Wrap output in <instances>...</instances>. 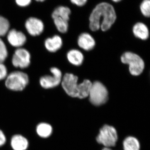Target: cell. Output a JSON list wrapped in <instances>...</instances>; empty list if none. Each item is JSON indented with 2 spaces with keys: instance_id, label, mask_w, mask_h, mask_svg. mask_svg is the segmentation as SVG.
Here are the masks:
<instances>
[{
  "instance_id": "4",
  "label": "cell",
  "mask_w": 150,
  "mask_h": 150,
  "mask_svg": "<svg viewBox=\"0 0 150 150\" xmlns=\"http://www.w3.org/2000/svg\"><path fill=\"white\" fill-rule=\"evenodd\" d=\"M88 96L92 104L96 106H100L107 102L108 98V91L101 83L95 81L92 83Z\"/></svg>"
},
{
  "instance_id": "6",
  "label": "cell",
  "mask_w": 150,
  "mask_h": 150,
  "mask_svg": "<svg viewBox=\"0 0 150 150\" xmlns=\"http://www.w3.org/2000/svg\"><path fill=\"white\" fill-rule=\"evenodd\" d=\"M121 61L123 64L129 65V71L133 76L141 74L144 69V63L143 59L134 53L126 52L121 56Z\"/></svg>"
},
{
  "instance_id": "7",
  "label": "cell",
  "mask_w": 150,
  "mask_h": 150,
  "mask_svg": "<svg viewBox=\"0 0 150 150\" xmlns=\"http://www.w3.org/2000/svg\"><path fill=\"white\" fill-rule=\"evenodd\" d=\"M52 76L46 75L40 79V84L45 89L53 88L59 86L62 81V73L61 70L56 67H53L50 70Z\"/></svg>"
},
{
  "instance_id": "12",
  "label": "cell",
  "mask_w": 150,
  "mask_h": 150,
  "mask_svg": "<svg viewBox=\"0 0 150 150\" xmlns=\"http://www.w3.org/2000/svg\"><path fill=\"white\" fill-rule=\"evenodd\" d=\"M44 44L45 48L48 51L54 53L61 48L63 41L60 36L56 35L52 38H49L46 39Z\"/></svg>"
},
{
  "instance_id": "3",
  "label": "cell",
  "mask_w": 150,
  "mask_h": 150,
  "mask_svg": "<svg viewBox=\"0 0 150 150\" xmlns=\"http://www.w3.org/2000/svg\"><path fill=\"white\" fill-rule=\"evenodd\" d=\"M28 75L23 72L14 71L8 75L5 86L7 88L13 91H22L29 83Z\"/></svg>"
},
{
  "instance_id": "28",
  "label": "cell",
  "mask_w": 150,
  "mask_h": 150,
  "mask_svg": "<svg viewBox=\"0 0 150 150\" xmlns=\"http://www.w3.org/2000/svg\"><path fill=\"white\" fill-rule=\"evenodd\" d=\"M102 150H112L110 149V148L105 147Z\"/></svg>"
},
{
  "instance_id": "17",
  "label": "cell",
  "mask_w": 150,
  "mask_h": 150,
  "mask_svg": "<svg viewBox=\"0 0 150 150\" xmlns=\"http://www.w3.org/2000/svg\"><path fill=\"white\" fill-rule=\"evenodd\" d=\"M123 148L124 150H140V143L135 137H127L123 141Z\"/></svg>"
},
{
  "instance_id": "26",
  "label": "cell",
  "mask_w": 150,
  "mask_h": 150,
  "mask_svg": "<svg viewBox=\"0 0 150 150\" xmlns=\"http://www.w3.org/2000/svg\"><path fill=\"white\" fill-rule=\"evenodd\" d=\"M6 138L4 134L1 130H0V146H3L5 144Z\"/></svg>"
},
{
  "instance_id": "25",
  "label": "cell",
  "mask_w": 150,
  "mask_h": 150,
  "mask_svg": "<svg viewBox=\"0 0 150 150\" xmlns=\"http://www.w3.org/2000/svg\"><path fill=\"white\" fill-rule=\"evenodd\" d=\"M31 0H16L18 5L21 7H25L29 5L31 3Z\"/></svg>"
},
{
  "instance_id": "5",
  "label": "cell",
  "mask_w": 150,
  "mask_h": 150,
  "mask_svg": "<svg viewBox=\"0 0 150 150\" xmlns=\"http://www.w3.org/2000/svg\"><path fill=\"white\" fill-rule=\"evenodd\" d=\"M117 131L113 126L105 125L100 130L96 138V141L105 147L115 146L118 141Z\"/></svg>"
},
{
  "instance_id": "16",
  "label": "cell",
  "mask_w": 150,
  "mask_h": 150,
  "mask_svg": "<svg viewBox=\"0 0 150 150\" xmlns=\"http://www.w3.org/2000/svg\"><path fill=\"white\" fill-rule=\"evenodd\" d=\"M71 14V10L69 7L64 6H59L53 11L52 17L53 18L56 17L61 18L69 21Z\"/></svg>"
},
{
  "instance_id": "11",
  "label": "cell",
  "mask_w": 150,
  "mask_h": 150,
  "mask_svg": "<svg viewBox=\"0 0 150 150\" xmlns=\"http://www.w3.org/2000/svg\"><path fill=\"white\" fill-rule=\"evenodd\" d=\"M78 45L86 51H90L95 46V41L91 35L88 33H83L79 36Z\"/></svg>"
},
{
  "instance_id": "1",
  "label": "cell",
  "mask_w": 150,
  "mask_h": 150,
  "mask_svg": "<svg viewBox=\"0 0 150 150\" xmlns=\"http://www.w3.org/2000/svg\"><path fill=\"white\" fill-rule=\"evenodd\" d=\"M116 17L115 8L112 5L105 2L99 3L90 16V28L96 31L100 28L103 31H107L115 23Z\"/></svg>"
},
{
  "instance_id": "23",
  "label": "cell",
  "mask_w": 150,
  "mask_h": 150,
  "mask_svg": "<svg viewBox=\"0 0 150 150\" xmlns=\"http://www.w3.org/2000/svg\"><path fill=\"white\" fill-rule=\"evenodd\" d=\"M8 76L6 67L3 63H0V81L6 79Z\"/></svg>"
},
{
  "instance_id": "2",
  "label": "cell",
  "mask_w": 150,
  "mask_h": 150,
  "mask_svg": "<svg viewBox=\"0 0 150 150\" xmlns=\"http://www.w3.org/2000/svg\"><path fill=\"white\" fill-rule=\"evenodd\" d=\"M78 78L71 74H66L62 81V87L70 96L81 99L88 96L92 83L89 80H85L78 84Z\"/></svg>"
},
{
  "instance_id": "21",
  "label": "cell",
  "mask_w": 150,
  "mask_h": 150,
  "mask_svg": "<svg viewBox=\"0 0 150 150\" xmlns=\"http://www.w3.org/2000/svg\"><path fill=\"white\" fill-rule=\"evenodd\" d=\"M140 9L143 16L146 17H149L150 0H143L140 4Z\"/></svg>"
},
{
  "instance_id": "10",
  "label": "cell",
  "mask_w": 150,
  "mask_h": 150,
  "mask_svg": "<svg viewBox=\"0 0 150 150\" xmlns=\"http://www.w3.org/2000/svg\"><path fill=\"white\" fill-rule=\"evenodd\" d=\"M7 38L11 46L18 48H21L27 40L26 36L23 33L14 29L9 30Z\"/></svg>"
},
{
  "instance_id": "24",
  "label": "cell",
  "mask_w": 150,
  "mask_h": 150,
  "mask_svg": "<svg viewBox=\"0 0 150 150\" xmlns=\"http://www.w3.org/2000/svg\"><path fill=\"white\" fill-rule=\"evenodd\" d=\"M70 1L75 5L79 7L83 6L87 3L88 0H70Z\"/></svg>"
},
{
  "instance_id": "19",
  "label": "cell",
  "mask_w": 150,
  "mask_h": 150,
  "mask_svg": "<svg viewBox=\"0 0 150 150\" xmlns=\"http://www.w3.org/2000/svg\"><path fill=\"white\" fill-rule=\"evenodd\" d=\"M53 19L54 24L59 32L62 33H65L67 32L69 27V21L59 17L55 18Z\"/></svg>"
},
{
  "instance_id": "27",
  "label": "cell",
  "mask_w": 150,
  "mask_h": 150,
  "mask_svg": "<svg viewBox=\"0 0 150 150\" xmlns=\"http://www.w3.org/2000/svg\"><path fill=\"white\" fill-rule=\"evenodd\" d=\"M112 2L115 3H118L119 2L121 1L122 0H111Z\"/></svg>"
},
{
  "instance_id": "13",
  "label": "cell",
  "mask_w": 150,
  "mask_h": 150,
  "mask_svg": "<svg viewBox=\"0 0 150 150\" xmlns=\"http://www.w3.org/2000/svg\"><path fill=\"white\" fill-rule=\"evenodd\" d=\"M28 145L27 139L21 135H15L12 138L11 146L14 150H26Z\"/></svg>"
},
{
  "instance_id": "8",
  "label": "cell",
  "mask_w": 150,
  "mask_h": 150,
  "mask_svg": "<svg viewBox=\"0 0 150 150\" xmlns=\"http://www.w3.org/2000/svg\"><path fill=\"white\" fill-rule=\"evenodd\" d=\"M30 53L24 48H18L15 51L12 59V64L16 68L25 69L30 64Z\"/></svg>"
},
{
  "instance_id": "20",
  "label": "cell",
  "mask_w": 150,
  "mask_h": 150,
  "mask_svg": "<svg viewBox=\"0 0 150 150\" xmlns=\"http://www.w3.org/2000/svg\"><path fill=\"white\" fill-rule=\"evenodd\" d=\"M8 21L4 17L0 16V37L7 34L10 28Z\"/></svg>"
},
{
  "instance_id": "9",
  "label": "cell",
  "mask_w": 150,
  "mask_h": 150,
  "mask_svg": "<svg viewBox=\"0 0 150 150\" xmlns=\"http://www.w3.org/2000/svg\"><path fill=\"white\" fill-rule=\"evenodd\" d=\"M25 28L30 35L36 36L43 32L44 25L41 20L36 18L30 17L25 22Z\"/></svg>"
},
{
  "instance_id": "29",
  "label": "cell",
  "mask_w": 150,
  "mask_h": 150,
  "mask_svg": "<svg viewBox=\"0 0 150 150\" xmlns=\"http://www.w3.org/2000/svg\"><path fill=\"white\" fill-rule=\"evenodd\" d=\"M35 1L38 2H43V1H45V0H35Z\"/></svg>"
},
{
  "instance_id": "18",
  "label": "cell",
  "mask_w": 150,
  "mask_h": 150,
  "mask_svg": "<svg viewBox=\"0 0 150 150\" xmlns=\"http://www.w3.org/2000/svg\"><path fill=\"white\" fill-rule=\"evenodd\" d=\"M37 134L42 138H47L51 136L52 132V126L47 123H42L38 125L36 128Z\"/></svg>"
},
{
  "instance_id": "15",
  "label": "cell",
  "mask_w": 150,
  "mask_h": 150,
  "mask_svg": "<svg viewBox=\"0 0 150 150\" xmlns=\"http://www.w3.org/2000/svg\"><path fill=\"white\" fill-rule=\"evenodd\" d=\"M67 57L69 62L75 66H80L83 62V55L78 50H71L67 54Z\"/></svg>"
},
{
  "instance_id": "14",
  "label": "cell",
  "mask_w": 150,
  "mask_h": 150,
  "mask_svg": "<svg viewBox=\"0 0 150 150\" xmlns=\"http://www.w3.org/2000/svg\"><path fill=\"white\" fill-rule=\"evenodd\" d=\"M133 33L136 37L146 40L149 37V30L147 26L142 23H137L133 28Z\"/></svg>"
},
{
  "instance_id": "22",
  "label": "cell",
  "mask_w": 150,
  "mask_h": 150,
  "mask_svg": "<svg viewBox=\"0 0 150 150\" xmlns=\"http://www.w3.org/2000/svg\"><path fill=\"white\" fill-rule=\"evenodd\" d=\"M8 56V52L5 43L0 38V63H3Z\"/></svg>"
}]
</instances>
